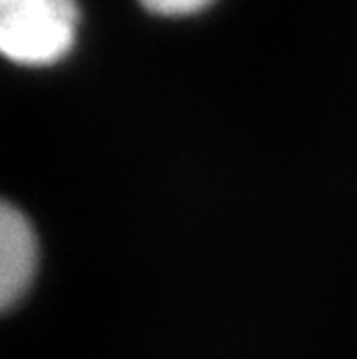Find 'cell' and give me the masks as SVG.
<instances>
[{
	"label": "cell",
	"instance_id": "1",
	"mask_svg": "<svg viewBox=\"0 0 357 359\" xmlns=\"http://www.w3.org/2000/svg\"><path fill=\"white\" fill-rule=\"evenodd\" d=\"M79 30L74 0H0V53L19 65H51Z\"/></svg>",
	"mask_w": 357,
	"mask_h": 359
},
{
	"label": "cell",
	"instance_id": "2",
	"mask_svg": "<svg viewBox=\"0 0 357 359\" xmlns=\"http://www.w3.org/2000/svg\"><path fill=\"white\" fill-rule=\"evenodd\" d=\"M37 236L17 206L0 200V313L26 294L37 271Z\"/></svg>",
	"mask_w": 357,
	"mask_h": 359
},
{
	"label": "cell",
	"instance_id": "3",
	"mask_svg": "<svg viewBox=\"0 0 357 359\" xmlns=\"http://www.w3.org/2000/svg\"><path fill=\"white\" fill-rule=\"evenodd\" d=\"M214 0H142L147 10L165 17H184V14H195L209 7Z\"/></svg>",
	"mask_w": 357,
	"mask_h": 359
}]
</instances>
